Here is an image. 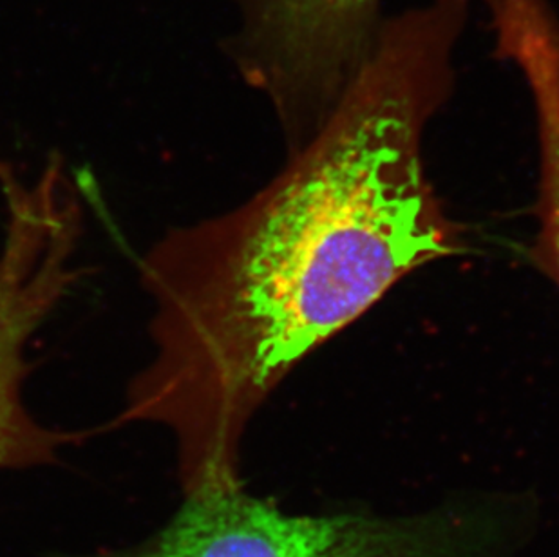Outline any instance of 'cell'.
I'll return each mask as SVG.
<instances>
[{"label": "cell", "instance_id": "obj_1", "mask_svg": "<svg viewBox=\"0 0 559 557\" xmlns=\"http://www.w3.org/2000/svg\"><path fill=\"white\" fill-rule=\"evenodd\" d=\"M469 0L384 21L332 111L264 189L143 258L153 357L117 422L169 427L186 495L241 484L264 400L415 270L464 250L424 167Z\"/></svg>", "mask_w": 559, "mask_h": 557}, {"label": "cell", "instance_id": "obj_2", "mask_svg": "<svg viewBox=\"0 0 559 557\" xmlns=\"http://www.w3.org/2000/svg\"><path fill=\"white\" fill-rule=\"evenodd\" d=\"M147 542L91 557H509L500 507L460 503L409 515L288 514L233 487L195 490Z\"/></svg>", "mask_w": 559, "mask_h": 557}, {"label": "cell", "instance_id": "obj_3", "mask_svg": "<svg viewBox=\"0 0 559 557\" xmlns=\"http://www.w3.org/2000/svg\"><path fill=\"white\" fill-rule=\"evenodd\" d=\"M380 0H247L239 66L292 149L310 138L373 51Z\"/></svg>", "mask_w": 559, "mask_h": 557}, {"label": "cell", "instance_id": "obj_4", "mask_svg": "<svg viewBox=\"0 0 559 557\" xmlns=\"http://www.w3.org/2000/svg\"><path fill=\"white\" fill-rule=\"evenodd\" d=\"M497 51L534 100L539 140L538 241L534 258L559 284V22L547 0H487Z\"/></svg>", "mask_w": 559, "mask_h": 557}]
</instances>
